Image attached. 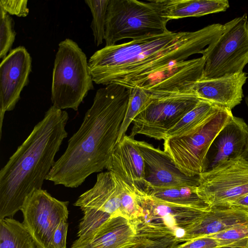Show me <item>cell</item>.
<instances>
[{"label":"cell","instance_id":"10","mask_svg":"<svg viewBox=\"0 0 248 248\" xmlns=\"http://www.w3.org/2000/svg\"><path fill=\"white\" fill-rule=\"evenodd\" d=\"M201 100L195 94L152 98L134 119L129 136L142 135L164 140L168 131L177 124Z\"/></svg>","mask_w":248,"mask_h":248},{"label":"cell","instance_id":"35","mask_svg":"<svg viewBox=\"0 0 248 248\" xmlns=\"http://www.w3.org/2000/svg\"><path fill=\"white\" fill-rule=\"evenodd\" d=\"M70 248H85L82 247H75V246H72Z\"/></svg>","mask_w":248,"mask_h":248},{"label":"cell","instance_id":"33","mask_svg":"<svg viewBox=\"0 0 248 248\" xmlns=\"http://www.w3.org/2000/svg\"><path fill=\"white\" fill-rule=\"evenodd\" d=\"M222 207L235 208L248 211V193L226 203Z\"/></svg>","mask_w":248,"mask_h":248},{"label":"cell","instance_id":"14","mask_svg":"<svg viewBox=\"0 0 248 248\" xmlns=\"http://www.w3.org/2000/svg\"><path fill=\"white\" fill-rule=\"evenodd\" d=\"M129 186L144 190L145 166L135 139L125 135L116 145L106 168Z\"/></svg>","mask_w":248,"mask_h":248},{"label":"cell","instance_id":"20","mask_svg":"<svg viewBox=\"0 0 248 248\" xmlns=\"http://www.w3.org/2000/svg\"><path fill=\"white\" fill-rule=\"evenodd\" d=\"M180 243L174 230L141 218L137 220L136 235L125 248H176Z\"/></svg>","mask_w":248,"mask_h":248},{"label":"cell","instance_id":"4","mask_svg":"<svg viewBox=\"0 0 248 248\" xmlns=\"http://www.w3.org/2000/svg\"><path fill=\"white\" fill-rule=\"evenodd\" d=\"M165 0H109L104 40L111 46L121 40H135L169 31Z\"/></svg>","mask_w":248,"mask_h":248},{"label":"cell","instance_id":"36","mask_svg":"<svg viewBox=\"0 0 248 248\" xmlns=\"http://www.w3.org/2000/svg\"><path fill=\"white\" fill-rule=\"evenodd\" d=\"M217 248H232V247H219Z\"/></svg>","mask_w":248,"mask_h":248},{"label":"cell","instance_id":"2","mask_svg":"<svg viewBox=\"0 0 248 248\" xmlns=\"http://www.w3.org/2000/svg\"><path fill=\"white\" fill-rule=\"evenodd\" d=\"M130 89L110 84L99 89L78 131L55 161L46 180L76 188L92 174L106 169L117 143Z\"/></svg>","mask_w":248,"mask_h":248},{"label":"cell","instance_id":"34","mask_svg":"<svg viewBox=\"0 0 248 248\" xmlns=\"http://www.w3.org/2000/svg\"><path fill=\"white\" fill-rule=\"evenodd\" d=\"M245 101H246V105L247 106L248 111V95L245 97ZM243 157L244 159H245L248 161V147L247 150H246V152L245 153Z\"/></svg>","mask_w":248,"mask_h":248},{"label":"cell","instance_id":"8","mask_svg":"<svg viewBox=\"0 0 248 248\" xmlns=\"http://www.w3.org/2000/svg\"><path fill=\"white\" fill-rule=\"evenodd\" d=\"M197 194L209 207H222L248 193V161L228 160L199 175Z\"/></svg>","mask_w":248,"mask_h":248},{"label":"cell","instance_id":"28","mask_svg":"<svg viewBox=\"0 0 248 248\" xmlns=\"http://www.w3.org/2000/svg\"><path fill=\"white\" fill-rule=\"evenodd\" d=\"M207 236L217 241L220 247L246 248L248 240V224L235 226Z\"/></svg>","mask_w":248,"mask_h":248},{"label":"cell","instance_id":"32","mask_svg":"<svg viewBox=\"0 0 248 248\" xmlns=\"http://www.w3.org/2000/svg\"><path fill=\"white\" fill-rule=\"evenodd\" d=\"M68 227L67 220L62 221L55 231L51 243V248H66Z\"/></svg>","mask_w":248,"mask_h":248},{"label":"cell","instance_id":"29","mask_svg":"<svg viewBox=\"0 0 248 248\" xmlns=\"http://www.w3.org/2000/svg\"><path fill=\"white\" fill-rule=\"evenodd\" d=\"M14 22L6 12L0 7V58L4 59L15 41L16 32Z\"/></svg>","mask_w":248,"mask_h":248},{"label":"cell","instance_id":"16","mask_svg":"<svg viewBox=\"0 0 248 248\" xmlns=\"http://www.w3.org/2000/svg\"><path fill=\"white\" fill-rule=\"evenodd\" d=\"M74 205L80 209L98 210L111 216L124 217L121 193L115 175L108 170L99 173L94 186L80 195Z\"/></svg>","mask_w":248,"mask_h":248},{"label":"cell","instance_id":"21","mask_svg":"<svg viewBox=\"0 0 248 248\" xmlns=\"http://www.w3.org/2000/svg\"><path fill=\"white\" fill-rule=\"evenodd\" d=\"M169 20L199 17L224 12L229 8L228 0H165Z\"/></svg>","mask_w":248,"mask_h":248},{"label":"cell","instance_id":"18","mask_svg":"<svg viewBox=\"0 0 248 248\" xmlns=\"http://www.w3.org/2000/svg\"><path fill=\"white\" fill-rule=\"evenodd\" d=\"M211 146L215 152L209 169L228 160L243 157L248 147V124L232 115Z\"/></svg>","mask_w":248,"mask_h":248},{"label":"cell","instance_id":"9","mask_svg":"<svg viewBox=\"0 0 248 248\" xmlns=\"http://www.w3.org/2000/svg\"><path fill=\"white\" fill-rule=\"evenodd\" d=\"M69 202L53 197L46 190L33 191L25 199L21 211L23 224L36 248H51L54 233L59 224L67 220Z\"/></svg>","mask_w":248,"mask_h":248},{"label":"cell","instance_id":"31","mask_svg":"<svg viewBox=\"0 0 248 248\" xmlns=\"http://www.w3.org/2000/svg\"><path fill=\"white\" fill-rule=\"evenodd\" d=\"M220 247L215 239L209 236L199 237L184 244L178 245L176 248H217Z\"/></svg>","mask_w":248,"mask_h":248},{"label":"cell","instance_id":"27","mask_svg":"<svg viewBox=\"0 0 248 248\" xmlns=\"http://www.w3.org/2000/svg\"><path fill=\"white\" fill-rule=\"evenodd\" d=\"M109 0H85L92 14L91 28L96 46L103 43L104 40L108 7Z\"/></svg>","mask_w":248,"mask_h":248},{"label":"cell","instance_id":"23","mask_svg":"<svg viewBox=\"0 0 248 248\" xmlns=\"http://www.w3.org/2000/svg\"><path fill=\"white\" fill-rule=\"evenodd\" d=\"M197 186H180L156 188L147 187L144 191L148 195L169 202L202 210L210 207L198 196Z\"/></svg>","mask_w":248,"mask_h":248},{"label":"cell","instance_id":"5","mask_svg":"<svg viewBox=\"0 0 248 248\" xmlns=\"http://www.w3.org/2000/svg\"><path fill=\"white\" fill-rule=\"evenodd\" d=\"M86 54L73 40L66 38L58 45L52 73L51 101L63 110L75 111L88 92L94 89Z\"/></svg>","mask_w":248,"mask_h":248},{"label":"cell","instance_id":"25","mask_svg":"<svg viewBox=\"0 0 248 248\" xmlns=\"http://www.w3.org/2000/svg\"><path fill=\"white\" fill-rule=\"evenodd\" d=\"M83 213L78 232V238L73 246L83 247L91 239L98 229L111 216L104 212L88 208H82Z\"/></svg>","mask_w":248,"mask_h":248},{"label":"cell","instance_id":"15","mask_svg":"<svg viewBox=\"0 0 248 248\" xmlns=\"http://www.w3.org/2000/svg\"><path fill=\"white\" fill-rule=\"evenodd\" d=\"M248 78L247 74L243 71L218 78L200 80L195 86V93L200 100L232 110L243 99V87Z\"/></svg>","mask_w":248,"mask_h":248},{"label":"cell","instance_id":"13","mask_svg":"<svg viewBox=\"0 0 248 248\" xmlns=\"http://www.w3.org/2000/svg\"><path fill=\"white\" fill-rule=\"evenodd\" d=\"M143 209L144 219L163 224L175 231H184L198 222L209 210L169 202L138 190Z\"/></svg>","mask_w":248,"mask_h":248},{"label":"cell","instance_id":"24","mask_svg":"<svg viewBox=\"0 0 248 248\" xmlns=\"http://www.w3.org/2000/svg\"><path fill=\"white\" fill-rule=\"evenodd\" d=\"M0 248H36L22 223L12 218L0 219Z\"/></svg>","mask_w":248,"mask_h":248},{"label":"cell","instance_id":"26","mask_svg":"<svg viewBox=\"0 0 248 248\" xmlns=\"http://www.w3.org/2000/svg\"><path fill=\"white\" fill-rule=\"evenodd\" d=\"M130 89L129 102L120 128L117 143L125 135L129 126L134 119L145 108L152 99L150 95L140 88L135 87Z\"/></svg>","mask_w":248,"mask_h":248},{"label":"cell","instance_id":"7","mask_svg":"<svg viewBox=\"0 0 248 248\" xmlns=\"http://www.w3.org/2000/svg\"><path fill=\"white\" fill-rule=\"evenodd\" d=\"M232 115L231 110L222 108L193 134L163 140L164 150L185 175H199L207 170L211 146Z\"/></svg>","mask_w":248,"mask_h":248},{"label":"cell","instance_id":"22","mask_svg":"<svg viewBox=\"0 0 248 248\" xmlns=\"http://www.w3.org/2000/svg\"><path fill=\"white\" fill-rule=\"evenodd\" d=\"M222 108H224L206 101L200 100L192 109L168 131L165 139L180 138L193 134Z\"/></svg>","mask_w":248,"mask_h":248},{"label":"cell","instance_id":"6","mask_svg":"<svg viewBox=\"0 0 248 248\" xmlns=\"http://www.w3.org/2000/svg\"><path fill=\"white\" fill-rule=\"evenodd\" d=\"M224 30L202 54L204 68L201 80L243 72L248 63V18L247 14L223 24Z\"/></svg>","mask_w":248,"mask_h":248},{"label":"cell","instance_id":"19","mask_svg":"<svg viewBox=\"0 0 248 248\" xmlns=\"http://www.w3.org/2000/svg\"><path fill=\"white\" fill-rule=\"evenodd\" d=\"M137 220L132 221L122 216H111L82 247L125 248L136 234Z\"/></svg>","mask_w":248,"mask_h":248},{"label":"cell","instance_id":"1","mask_svg":"<svg viewBox=\"0 0 248 248\" xmlns=\"http://www.w3.org/2000/svg\"><path fill=\"white\" fill-rule=\"evenodd\" d=\"M223 25L214 23L194 31L149 35L104 47L88 60L93 82L116 84L130 89L136 82L171 64L202 54L223 31Z\"/></svg>","mask_w":248,"mask_h":248},{"label":"cell","instance_id":"17","mask_svg":"<svg viewBox=\"0 0 248 248\" xmlns=\"http://www.w3.org/2000/svg\"><path fill=\"white\" fill-rule=\"evenodd\" d=\"M248 224V211L227 207H215L179 237L180 243L217 233L232 227Z\"/></svg>","mask_w":248,"mask_h":248},{"label":"cell","instance_id":"30","mask_svg":"<svg viewBox=\"0 0 248 248\" xmlns=\"http://www.w3.org/2000/svg\"><path fill=\"white\" fill-rule=\"evenodd\" d=\"M0 7L8 14L18 17L27 16L29 13L28 0H1Z\"/></svg>","mask_w":248,"mask_h":248},{"label":"cell","instance_id":"37","mask_svg":"<svg viewBox=\"0 0 248 248\" xmlns=\"http://www.w3.org/2000/svg\"><path fill=\"white\" fill-rule=\"evenodd\" d=\"M246 248H248V243H247V245Z\"/></svg>","mask_w":248,"mask_h":248},{"label":"cell","instance_id":"12","mask_svg":"<svg viewBox=\"0 0 248 248\" xmlns=\"http://www.w3.org/2000/svg\"><path fill=\"white\" fill-rule=\"evenodd\" d=\"M135 142L144 162L146 188L198 186L199 175L188 176L185 175L177 167L170 155L164 150L155 148L145 141L135 140Z\"/></svg>","mask_w":248,"mask_h":248},{"label":"cell","instance_id":"11","mask_svg":"<svg viewBox=\"0 0 248 248\" xmlns=\"http://www.w3.org/2000/svg\"><path fill=\"white\" fill-rule=\"evenodd\" d=\"M31 57L26 48L19 46L12 49L0 64V139L4 114L13 110L20 94L29 82Z\"/></svg>","mask_w":248,"mask_h":248},{"label":"cell","instance_id":"3","mask_svg":"<svg viewBox=\"0 0 248 248\" xmlns=\"http://www.w3.org/2000/svg\"><path fill=\"white\" fill-rule=\"evenodd\" d=\"M68 113L54 106L18 147L0 171V219L21 210L26 198L42 189L63 140Z\"/></svg>","mask_w":248,"mask_h":248}]
</instances>
